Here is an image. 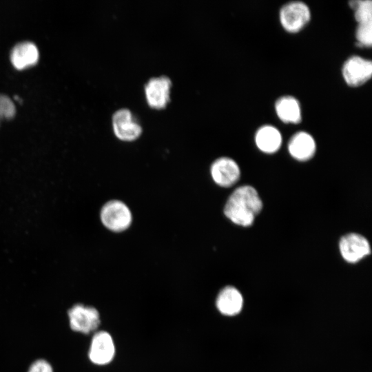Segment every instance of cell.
<instances>
[{"instance_id":"obj_1","label":"cell","mask_w":372,"mask_h":372,"mask_svg":"<svg viewBox=\"0 0 372 372\" xmlns=\"http://www.w3.org/2000/svg\"><path fill=\"white\" fill-rule=\"evenodd\" d=\"M262 208V202L257 191L251 186L244 185L236 188L229 197L224 213L234 223L248 227Z\"/></svg>"},{"instance_id":"obj_2","label":"cell","mask_w":372,"mask_h":372,"mask_svg":"<svg viewBox=\"0 0 372 372\" xmlns=\"http://www.w3.org/2000/svg\"><path fill=\"white\" fill-rule=\"evenodd\" d=\"M100 218L103 225L114 232L126 230L132 222L131 210L125 203L119 200L107 202L101 210Z\"/></svg>"},{"instance_id":"obj_3","label":"cell","mask_w":372,"mask_h":372,"mask_svg":"<svg viewBox=\"0 0 372 372\" xmlns=\"http://www.w3.org/2000/svg\"><path fill=\"white\" fill-rule=\"evenodd\" d=\"M311 10L303 1H292L284 4L279 11V19L282 28L288 32L301 30L310 21Z\"/></svg>"},{"instance_id":"obj_4","label":"cell","mask_w":372,"mask_h":372,"mask_svg":"<svg viewBox=\"0 0 372 372\" xmlns=\"http://www.w3.org/2000/svg\"><path fill=\"white\" fill-rule=\"evenodd\" d=\"M68 316L70 328L83 334L90 333L100 324L99 313L91 306L76 304L68 310Z\"/></svg>"},{"instance_id":"obj_5","label":"cell","mask_w":372,"mask_h":372,"mask_svg":"<svg viewBox=\"0 0 372 372\" xmlns=\"http://www.w3.org/2000/svg\"><path fill=\"white\" fill-rule=\"evenodd\" d=\"M342 74L348 85L360 86L371 79L372 63L362 56H351L344 61L342 68Z\"/></svg>"},{"instance_id":"obj_6","label":"cell","mask_w":372,"mask_h":372,"mask_svg":"<svg viewBox=\"0 0 372 372\" xmlns=\"http://www.w3.org/2000/svg\"><path fill=\"white\" fill-rule=\"evenodd\" d=\"M112 125L116 137L125 141L135 140L142 132L140 123L127 108L118 109L113 114Z\"/></svg>"},{"instance_id":"obj_7","label":"cell","mask_w":372,"mask_h":372,"mask_svg":"<svg viewBox=\"0 0 372 372\" xmlns=\"http://www.w3.org/2000/svg\"><path fill=\"white\" fill-rule=\"evenodd\" d=\"M211 176L216 184L229 187L240 178V170L236 162L229 157L215 160L210 167Z\"/></svg>"},{"instance_id":"obj_8","label":"cell","mask_w":372,"mask_h":372,"mask_svg":"<svg viewBox=\"0 0 372 372\" xmlns=\"http://www.w3.org/2000/svg\"><path fill=\"white\" fill-rule=\"evenodd\" d=\"M339 247L342 258L351 263L357 262L371 253L368 240L355 233L348 234L342 237Z\"/></svg>"},{"instance_id":"obj_9","label":"cell","mask_w":372,"mask_h":372,"mask_svg":"<svg viewBox=\"0 0 372 372\" xmlns=\"http://www.w3.org/2000/svg\"><path fill=\"white\" fill-rule=\"evenodd\" d=\"M114 353L115 347L112 336L104 331L96 333L88 352L90 361L98 365L106 364L112 361Z\"/></svg>"},{"instance_id":"obj_10","label":"cell","mask_w":372,"mask_h":372,"mask_svg":"<svg viewBox=\"0 0 372 372\" xmlns=\"http://www.w3.org/2000/svg\"><path fill=\"white\" fill-rule=\"evenodd\" d=\"M172 85L170 79L165 75L150 78L145 85L147 103L154 108L164 107L169 100Z\"/></svg>"},{"instance_id":"obj_11","label":"cell","mask_w":372,"mask_h":372,"mask_svg":"<svg viewBox=\"0 0 372 372\" xmlns=\"http://www.w3.org/2000/svg\"><path fill=\"white\" fill-rule=\"evenodd\" d=\"M288 150L293 158L298 161H307L315 154L316 141L309 133L300 131L291 137L288 143Z\"/></svg>"},{"instance_id":"obj_12","label":"cell","mask_w":372,"mask_h":372,"mask_svg":"<svg viewBox=\"0 0 372 372\" xmlns=\"http://www.w3.org/2000/svg\"><path fill=\"white\" fill-rule=\"evenodd\" d=\"M254 139L257 147L267 154L277 152L282 144L280 132L271 125L260 126L256 132Z\"/></svg>"},{"instance_id":"obj_13","label":"cell","mask_w":372,"mask_h":372,"mask_svg":"<svg viewBox=\"0 0 372 372\" xmlns=\"http://www.w3.org/2000/svg\"><path fill=\"white\" fill-rule=\"evenodd\" d=\"M216 303L217 309L222 314L234 316L241 311L243 298L236 288L227 286L218 293Z\"/></svg>"},{"instance_id":"obj_14","label":"cell","mask_w":372,"mask_h":372,"mask_svg":"<svg viewBox=\"0 0 372 372\" xmlns=\"http://www.w3.org/2000/svg\"><path fill=\"white\" fill-rule=\"evenodd\" d=\"M275 111L283 123L296 124L301 121L300 104L294 96L287 95L278 98L275 103Z\"/></svg>"},{"instance_id":"obj_15","label":"cell","mask_w":372,"mask_h":372,"mask_svg":"<svg viewBox=\"0 0 372 372\" xmlns=\"http://www.w3.org/2000/svg\"><path fill=\"white\" fill-rule=\"evenodd\" d=\"M39 51L32 42L23 41L17 44L12 50L10 60L18 70H23L37 63Z\"/></svg>"},{"instance_id":"obj_16","label":"cell","mask_w":372,"mask_h":372,"mask_svg":"<svg viewBox=\"0 0 372 372\" xmlns=\"http://www.w3.org/2000/svg\"><path fill=\"white\" fill-rule=\"evenodd\" d=\"M349 6L354 11L358 23L372 21V1L371 0H353Z\"/></svg>"},{"instance_id":"obj_17","label":"cell","mask_w":372,"mask_h":372,"mask_svg":"<svg viewBox=\"0 0 372 372\" xmlns=\"http://www.w3.org/2000/svg\"><path fill=\"white\" fill-rule=\"evenodd\" d=\"M355 38L359 46L371 47L372 44V21L358 23Z\"/></svg>"},{"instance_id":"obj_18","label":"cell","mask_w":372,"mask_h":372,"mask_svg":"<svg viewBox=\"0 0 372 372\" xmlns=\"http://www.w3.org/2000/svg\"><path fill=\"white\" fill-rule=\"evenodd\" d=\"M14 113L15 107L12 101L5 95H0V117L10 118Z\"/></svg>"},{"instance_id":"obj_19","label":"cell","mask_w":372,"mask_h":372,"mask_svg":"<svg viewBox=\"0 0 372 372\" xmlns=\"http://www.w3.org/2000/svg\"><path fill=\"white\" fill-rule=\"evenodd\" d=\"M28 372H53V369L48 361L39 359L30 365Z\"/></svg>"}]
</instances>
